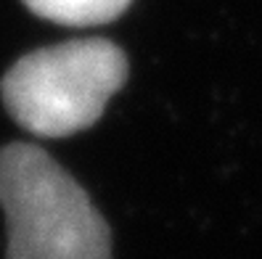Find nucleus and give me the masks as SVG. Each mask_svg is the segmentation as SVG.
Here are the masks:
<instances>
[{"label": "nucleus", "instance_id": "obj_1", "mask_svg": "<svg viewBox=\"0 0 262 259\" xmlns=\"http://www.w3.org/2000/svg\"><path fill=\"white\" fill-rule=\"evenodd\" d=\"M0 206L8 259H112L109 227L88 193L35 146L0 151Z\"/></svg>", "mask_w": 262, "mask_h": 259}, {"label": "nucleus", "instance_id": "obj_2", "mask_svg": "<svg viewBox=\"0 0 262 259\" xmlns=\"http://www.w3.org/2000/svg\"><path fill=\"white\" fill-rule=\"evenodd\" d=\"M127 77V58L109 40H72L13 64L3 80L8 111L42 138L90 127Z\"/></svg>", "mask_w": 262, "mask_h": 259}, {"label": "nucleus", "instance_id": "obj_3", "mask_svg": "<svg viewBox=\"0 0 262 259\" xmlns=\"http://www.w3.org/2000/svg\"><path fill=\"white\" fill-rule=\"evenodd\" d=\"M37 16L58 24H103L119 16L130 6V0H24Z\"/></svg>", "mask_w": 262, "mask_h": 259}]
</instances>
